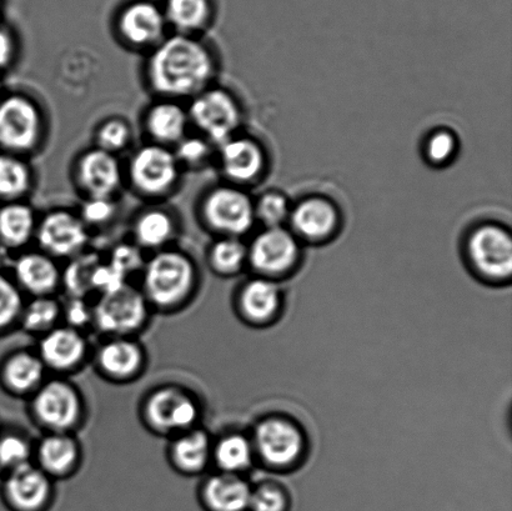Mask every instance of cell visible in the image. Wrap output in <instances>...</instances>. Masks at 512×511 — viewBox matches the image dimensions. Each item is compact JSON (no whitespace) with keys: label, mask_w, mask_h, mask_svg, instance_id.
Returning <instances> with one entry per match:
<instances>
[{"label":"cell","mask_w":512,"mask_h":511,"mask_svg":"<svg viewBox=\"0 0 512 511\" xmlns=\"http://www.w3.org/2000/svg\"><path fill=\"white\" fill-rule=\"evenodd\" d=\"M148 79L155 92L179 98L197 95L215 73L209 48L188 34L162 40L148 60Z\"/></svg>","instance_id":"6da1fadb"},{"label":"cell","mask_w":512,"mask_h":511,"mask_svg":"<svg viewBox=\"0 0 512 511\" xmlns=\"http://www.w3.org/2000/svg\"><path fill=\"white\" fill-rule=\"evenodd\" d=\"M197 282V268L187 254L160 250L145 264L142 293L150 308L173 312L192 299Z\"/></svg>","instance_id":"7a4b0ae2"},{"label":"cell","mask_w":512,"mask_h":511,"mask_svg":"<svg viewBox=\"0 0 512 511\" xmlns=\"http://www.w3.org/2000/svg\"><path fill=\"white\" fill-rule=\"evenodd\" d=\"M463 252L466 264L484 282L504 284L511 279L512 237L504 224H475L465 235Z\"/></svg>","instance_id":"3957f363"},{"label":"cell","mask_w":512,"mask_h":511,"mask_svg":"<svg viewBox=\"0 0 512 511\" xmlns=\"http://www.w3.org/2000/svg\"><path fill=\"white\" fill-rule=\"evenodd\" d=\"M200 415L199 400L188 389L172 384L152 390L142 407L145 425L165 437H177L199 427Z\"/></svg>","instance_id":"277c9868"},{"label":"cell","mask_w":512,"mask_h":511,"mask_svg":"<svg viewBox=\"0 0 512 511\" xmlns=\"http://www.w3.org/2000/svg\"><path fill=\"white\" fill-rule=\"evenodd\" d=\"M30 412L47 433H73L83 422L84 400L67 380H45L30 397Z\"/></svg>","instance_id":"5b68a950"},{"label":"cell","mask_w":512,"mask_h":511,"mask_svg":"<svg viewBox=\"0 0 512 511\" xmlns=\"http://www.w3.org/2000/svg\"><path fill=\"white\" fill-rule=\"evenodd\" d=\"M150 309L142 290L124 284L100 295L93 307V324L110 338L132 337L148 323Z\"/></svg>","instance_id":"8992f818"},{"label":"cell","mask_w":512,"mask_h":511,"mask_svg":"<svg viewBox=\"0 0 512 511\" xmlns=\"http://www.w3.org/2000/svg\"><path fill=\"white\" fill-rule=\"evenodd\" d=\"M303 243L288 227L263 228L248 245V265L258 277L278 280L299 267Z\"/></svg>","instance_id":"52a82bcc"},{"label":"cell","mask_w":512,"mask_h":511,"mask_svg":"<svg viewBox=\"0 0 512 511\" xmlns=\"http://www.w3.org/2000/svg\"><path fill=\"white\" fill-rule=\"evenodd\" d=\"M188 117L210 142L220 145L238 134L243 123V109L228 90L205 88L194 95Z\"/></svg>","instance_id":"ba28073f"},{"label":"cell","mask_w":512,"mask_h":511,"mask_svg":"<svg viewBox=\"0 0 512 511\" xmlns=\"http://www.w3.org/2000/svg\"><path fill=\"white\" fill-rule=\"evenodd\" d=\"M203 218L223 237L242 238L253 229L254 199L237 185H222L210 190L203 200Z\"/></svg>","instance_id":"9c48e42d"},{"label":"cell","mask_w":512,"mask_h":511,"mask_svg":"<svg viewBox=\"0 0 512 511\" xmlns=\"http://www.w3.org/2000/svg\"><path fill=\"white\" fill-rule=\"evenodd\" d=\"M255 457L276 470L293 468L305 450V438L293 420L270 417L256 425L252 438Z\"/></svg>","instance_id":"30bf717a"},{"label":"cell","mask_w":512,"mask_h":511,"mask_svg":"<svg viewBox=\"0 0 512 511\" xmlns=\"http://www.w3.org/2000/svg\"><path fill=\"white\" fill-rule=\"evenodd\" d=\"M286 227L303 244H326L343 229V213L333 199L308 195L293 204Z\"/></svg>","instance_id":"8fae6325"},{"label":"cell","mask_w":512,"mask_h":511,"mask_svg":"<svg viewBox=\"0 0 512 511\" xmlns=\"http://www.w3.org/2000/svg\"><path fill=\"white\" fill-rule=\"evenodd\" d=\"M42 123L39 108L24 95L0 100V147L13 153L33 150L42 135Z\"/></svg>","instance_id":"7c38bea8"},{"label":"cell","mask_w":512,"mask_h":511,"mask_svg":"<svg viewBox=\"0 0 512 511\" xmlns=\"http://www.w3.org/2000/svg\"><path fill=\"white\" fill-rule=\"evenodd\" d=\"M0 497L10 511H48L54 497L53 479L37 464L3 474Z\"/></svg>","instance_id":"4fadbf2b"},{"label":"cell","mask_w":512,"mask_h":511,"mask_svg":"<svg viewBox=\"0 0 512 511\" xmlns=\"http://www.w3.org/2000/svg\"><path fill=\"white\" fill-rule=\"evenodd\" d=\"M129 174L134 187L140 192L159 195L168 192L177 182L179 162L164 145H145L130 160Z\"/></svg>","instance_id":"5bb4252c"},{"label":"cell","mask_w":512,"mask_h":511,"mask_svg":"<svg viewBox=\"0 0 512 511\" xmlns=\"http://www.w3.org/2000/svg\"><path fill=\"white\" fill-rule=\"evenodd\" d=\"M219 160L225 177L237 187L260 182L269 168L263 144L239 134L220 144Z\"/></svg>","instance_id":"9a60e30c"},{"label":"cell","mask_w":512,"mask_h":511,"mask_svg":"<svg viewBox=\"0 0 512 511\" xmlns=\"http://www.w3.org/2000/svg\"><path fill=\"white\" fill-rule=\"evenodd\" d=\"M35 233L44 253L52 258L74 257L88 242L83 220L68 210H54L45 215Z\"/></svg>","instance_id":"2e32d148"},{"label":"cell","mask_w":512,"mask_h":511,"mask_svg":"<svg viewBox=\"0 0 512 511\" xmlns=\"http://www.w3.org/2000/svg\"><path fill=\"white\" fill-rule=\"evenodd\" d=\"M88 352V342L82 330L58 325L42 335L37 353L47 370L67 374L82 368Z\"/></svg>","instance_id":"e0dca14e"},{"label":"cell","mask_w":512,"mask_h":511,"mask_svg":"<svg viewBox=\"0 0 512 511\" xmlns=\"http://www.w3.org/2000/svg\"><path fill=\"white\" fill-rule=\"evenodd\" d=\"M95 364L103 377L112 382H132L142 374L147 354L132 337H112L100 345Z\"/></svg>","instance_id":"ac0fdd59"},{"label":"cell","mask_w":512,"mask_h":511,"mask_svg":"<svg viewBox=\"0 0 512 511\" xmlns=\"http://www.w3.org/2000/svg\"><path fill=\"white\" fill-rule=\"evenodd\" d=\"M167 19L157 4L148 0L130 3L122 10L118 28L122 37L135 47H148L163 40Z\"/></svg>","instance_id":"d6986e66"},{"label":"cell","mask_w":512,"mask_h":511,"mask_svg":"<svg viewBox=\"0 0 512 511\" xmlns=\"http://www.w3.org/2000/svg\"><path fill=\"white\" fill-rule=\"evenodd\" d=\"M283 307V293L276 280L256 277L239 290L237 308L240 317L253 325L273 322Z\"/></svg>","instance_id":"ffe728a7"},{"label":"cell","mask_w":512,"mask_h":511,"mask_svg":"<svg viewBox=\"0 0 512 511\" xmlns=\"http://www.w3.org/2000/svg\"><path fill=\"white\" fill-rule=\"evenodd\" d=\"M38 353L17 350L0 362V387L14 397H32L47 375Z\"/></svg>","instance_id":"44dd1931"},{"label":"cell","mask_w":512,"mask_h":511,"mask_svg":"<svg viewBox=\"0 0 512 511\" xmlns=\"http://www.w3.org/2000/svg\"><path fill=\"white\" fill-rule=\"evenodd\" d=\"M37 465L50 478L72 477L82 463V448L72 433H47L35 449Z\"/></svg>","instance_id":"7402d4cb"},{"label":"cell","mask_w":512,"mask_h":511,"mask_svg":"<svg viewBox=\"0 0 512 511\" xmlns=\"http://www.w3.org/2000/svg\"><path fill=\"white\" fill-rule=\"evenodd\" d=\"M252 488L242 475L218 472L202 483L199 502L205 511H249Z\"/></svg>","instance_id":"603a6c76"},{"label":"cell","mask_w":512,"mask_h":511,"mask_svg":"<svg viewBox=\"0 0 512 511\" xmlns=\"http://www.w3.org/2000/svg\"><path fill=\"white\" fill-rule=\"evenodd\" d=\"M78 179L90 198H112L122 183V168L114 154L92 149L79 160Z\"/></svg>","instance_id":"cb8c5ba5"},{"label":"cell","mask_w":512,"mask_h":511,"mask_svg":"<svg viewBox=\"0 0 512 511\" xmlns=\"http://www.w3.org/2000/svg\"><path fill=\"white\" fill-rule=\"evenodd\" d=\"M62 275L57 263L45 253H25L14 263L15 283L33 297H50L62 284Z\"/></svg>","instance_id":"d4e9b609"},{"label":"cell","mask_w":512,"mask_h":511,"mask_svg":"<svg viewBox=\"0 0 512 511\" xmlns=\"http://www.w3.org/2000/svg\"><path fill=\"white\" fill-rule=\"evenodd\" d=\"M168 454L177 472L194 477L203 474L212 463L213 440L200 427L190 429L173 437Z\"/></svg>","instance_id":"484cf974"},{"label":"cell","mask_w":512,"mask_h":511,"mask_svg":"<svg viewBox=\"0 0 512 511\" xmlns=\"http://www.w3.org/2000/svg\"><path fill=\"white\" fill-rule=\"evenodd\" d=\"M188 120V113L179 104L160 102L150 108L145 124L155 142L170 144L185 137Z\"/></svg>","instance_id":"4316f807"},{"label":"cell","mask_w":512,"mask_h":511,"mask_svg":"<svg viewBox=\"0 0 512 511\" xmlns=\"http://www.w3.org/2000/svg\"><path fill=\"white\" fill-rule=\"evenodd\" d=\"M255 458L252 439L240 433L225 434L213 443L212 462L219 472L242 475Z\"/></svg>","instance_id":"83f0119b"},{"label":"cell","mask_w":512,"mask_h":511,"mask_svg":"<svg viewBox=\"0 0 512 511\" xmlns=\"http://www.w3.org/2000/svg\"><path fill=\"white\" fill-rule=\"evenodd\" d=\"M37 232L33 209L29 205L10 202L0 208V242L9 248H20Z\"/></svg>","instance_id":"f1b7e54d"},{"label":"cell","mask_w":512,"mask_h":511,"mask_svg":"<svg viewBox=\"0 0 512 511\" xmlns=\"http://www.w3.org/2000/svg\"><path fill=\"white\" fill-rule=\"evenodd\" d=\"M167 23L180 34L203 29L212 15L210 0H167L163 10Z\"/></svg>","instance_id":"f546056e"},{"label":"cell","mask_w":512,"mask_h":511,"mask_svg":"<svg viewBox=\"0 0 512 511\" xmlns=\"http://www.w3.org/2000/svg\"><path fill=\"white\" fill-rule=\"evenodd\" d=\"M175 230L172 215L162 209H150L139 215L134 237L140 247L160 249L172 239Z\"/></svg>","instance_id":"4dcf8cb0"},{"label":"cell","mask_w":512,"mask_h":511,"mask_svg":"<svg viewBox=\"0 0 512 511\" xmlns=\"http://www.w3.org/2000/svg\"><path fill=\"white\" fill-rule=\"evenodd\" d=\"M63 318L62 304L50 297H34L32 302L24 304L19 325L24 332L44 335L58 327Z\"/></svg>","instance_id":"1f68e13d"},{"label":"cell","mask_w":512,"mask_h":511,"mask_svg":"<svg viewBox=\"0 0 512 511\" xmlns=\"http://www.w3.org/2000/svg\"><path fill=\"white\" fill-rule=\"evenodd\" d=\"M208 260L215 273L232 277L248 265V245L242 238L223 237L210 248Z\"/></svg>","instance_id":"d6a6232c"},{"label":"cell","mask_w":512,"mask_h":511,"mask_svg":"<svg viewBox=\"0 0 512 511\" xmlns=\"http://www.w3.org/2000/svg\"><path fill=\"white\" fill-rule=\"evenodd\" d=\"M32 173L27 163L13 154H0V198L15 202L28 192Z\"/></svg>","instance_id":"836d02e7"},{"label":"cell","mask_w":512,"mask_h":511,"mask_svg":"<svg viewBox=\"0 0 512 511\" xmlns=\"http://www.w3.org/2000/svg\"><path fill=\"white\" fill-rule=\"evenodd\" d=\"M460 142L458 135L448 128L431 130L423 142L425 162L434 168L450 165L458 157Z\"/></svg>","instance_id":"e575fe53"},{"label":"cell","mask_w":512,"mask_h":511,"mask_svg":"<svg viewBox=\"0 0 512 511\" xmlns=\"http://www.w3.org/2000/svg\"><path fill=\"white\" fill-rule=\"evenodd\" d=\"M291 207L293 204L285 194L278 190H270L254 200L255 220L263 225V228L286 227Z\"/></svg>","instance_id":"d590c367"},{"label":"cell","mask_w":512,"mask_h":511,"mask_svg":"<svg viewBox=\"0 0 512 511\" xmlns=\"http://www.w3.org/2000/svg\"><path fill=\"white\" fill-rule=\"evenodd\" d=\"M24 304L23 292L13 277L0 272V335L19 325Z\"/></svg>","instance_id":"8d00e7d4"},{"label":"cell","mask_w":512,"mask_h":511,"mask_svg":"<svg viewBox=\"0 0 512 511\" xmlns=\"http://www.w3.org/2000/svg\"><path fill=\"white\" fill-rule=\"evenodd\" d=\"M34 455L32 443L19 433H0V472L3 474L29 464Z\"/></svg>","instance_id":"74e56055"},{"label":"cell","mask_w":512,"mask_h":511,"mask_svg":"<svg viewBox=\"0 0 512 511\" xmlns=\"http://www.w3.org/2000/svg\"><path fill=\"white\" fill-rule=\"evenodd\" d=\"M290 498L283 487L263 483L252 488L249 511H289Z\"/></svg>","instance_id":"f35d334b"},{"label":"cell","mask_w":512,"mask_h":511,"mask_svg":"<svg viewBox=\"0 0 512 511\" xmlns=\"http://www.w3.org/2000/svg\"><path fill=\"white\" fill-rule=\"evenodd\" d=\"M98 265V260L93 257L83 258L70 265L68 272L62 275L74 298H83L84 293L93 289V274Z\"/></svg>","instance_id":"ab89813d"},{"label":"cell","mask_w":512,"mask_h":511,"mask_svg":"<svg viewBox=\"0 0 512 511\" xmlns=\"http://www.w3.org/2000/svg\"><path fill=\"white\" fill-rule=\"evenodd\" d=\"M99 148L114 154L127 147L130 139L128 124L122 119L114 118L100 125L97 134Z\"/></svg>","instance_id":"60d3db41"},{"label":"cell","mask_w":512,"mask_h":511,"mask_svg":"<svg viewBox=\"0 0 512 511\" xmlns=\"http://www.w3.org/2000/svg\"><path fill=\"white\" fill-rule=\"evenodd\" d=\"M174 154L178 162L188 165L202 164L209 157V143L203 138L184 137L177 143V152Z\"/></svg>","instance_id":"b9f144b4"},{"label":"cell","mask_w":512,"mask_h":511,"mask_svg":"<svg viewBox=\"0 0 512 511\" xmlns=\"http://www.w3.org/2000/svg\"><path fill=\"white\" fill-rule=\"evenodd\" d=\"M115 212L112 198H90L83 204L80 219L84 224L100 225L109 222Z\"/></svg>","instance_id":"7bdbcfd3"},{"label":"cell","mask_w":512,"mask_h":511,"mask_svg":"<svg viewBox=\"0 0 512 511\" xmlns=\"http://www.w3.org/2000/svg\"><path fill=\"white\" fill-rule=\"evenodd\" d=\"M109 264L127 279V275L137 270L142 264V254L132 245H120L114 249Z\"/></svg>","instance_id":"ee69618b"},{"label":"cell","mask_w":512,"mask_h":511,"mask_svg":"<svg viewBox=\"0 0 512 511\" xmlns=\"http://www.w3.org/2000/svg\"><path fill=\"white\" fill-rule=\"evenodd\" d=\"M63 317L67 319L68 327L82 330L85 325L93 323V307H89L83 298L73 297L63 309Z\"/></svg>","instance_id":"f6af8a7d"},{"label":"cell","mask_w":512,"mask_h":511,"mask_svg":"<svg viewBox=\"0 0 512 511\" xmlns=\"http://www.w3.org/2000/svg\"><path fill=\"white\" fill-rule=\"evenodd\" d=\"M15 45L8 29L0 27V69L7 68L14 58Z\"/></svg>","instance_id":"bcb514c9"},{"label":"cell","mask_w":512,"mask_h":511,"mask_svg":"<svg viewBox=\"0 0 512 511\" xmlns=\"http://www.w3.org/2000/svg\"><path fill=\"white\" fill-rule=\"evenodd\" d=\"M0 92H2V83H0Z\"/></svg>","instance_id":"7dc6e473"}]
</instances>
